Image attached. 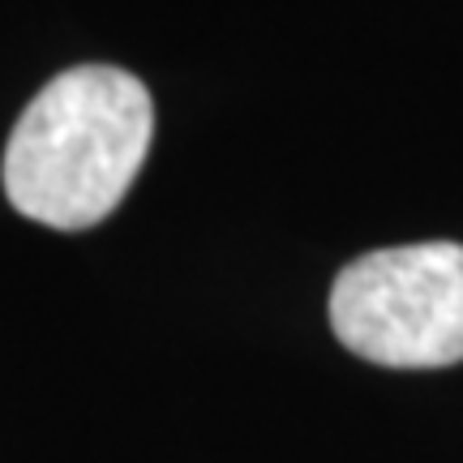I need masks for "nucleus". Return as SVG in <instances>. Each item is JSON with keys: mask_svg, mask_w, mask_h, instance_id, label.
<instances>
[{"mask_svg": "<svg viewBox=\"0 0 463 463\" xmlns=\"http://www.w3.org/2000/svg\"><path fill=\"white\" fill-rule=\"evenodd\" d=\"M331 326L347 352L386 369L463 361V245L425 241L347 262L331 288Z\"/></svg>", "mask_w": 463, "mask_h": 463, "instance_id": "2", "label": "nucleus"}, {"mask_svg": "<svg viewBox=\"0 0 463 463\" xmlns=\"http://www.w3.org/2000/svg\"><path fill=\"white\" fill-rule=\"evenodd\" d=\"M150 133V90L129 69L73 65L17 116L5 146V194L43 228H95L129 194Z\"/></svg>", "mask_w": 463, "mask_h": 463, "instance_id": "1", "label": "nucleus"}]
</instances>
